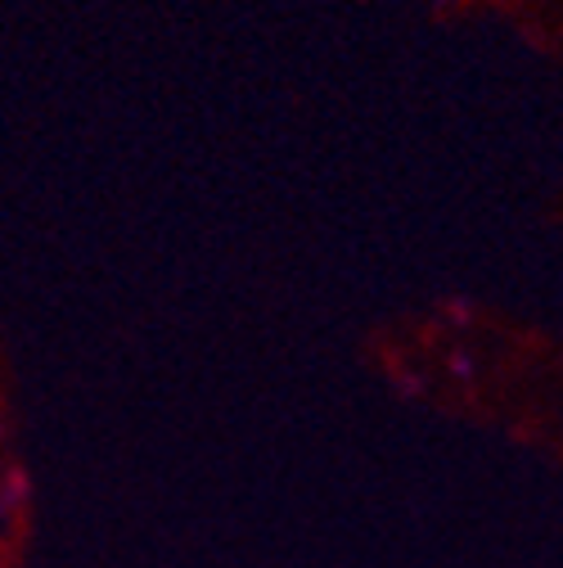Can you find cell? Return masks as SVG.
<instances>
[{"instance_id":"obj_1","label":"cell","mask_w":563,"mask_h":568,"mask_svg":"<svg viewBox=\"0 0 563 568\" xmlns=\"http://www.w3.org/2000/svg\"><path fill=\"white\" fill-rule=\"evenodd\" d=\"M28 496H32V487H28L23 469H10L0 478V515H19L28 506Z\"/></svg>"},{"instance_id":"obj_2","label":"cell","mask_w":563,"mask_h":568,"mask_svg":"<svg viewBox=\"0 0 563 568\" xmlns=\"http://www.w3.org/2000/svg\"><path fill=\"white\" fill-rule=\"evenodd\" d=\"M447 6H455V0H447Z\"/></svg>"}]
</instances>
